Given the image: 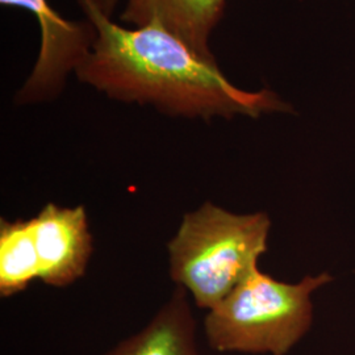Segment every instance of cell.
<instances>
[{"instance_id":"9c48e42d","label":"cell","mask_w":355,"mask_h":355,"mask_svg":"<svg viewBox=\"0 0 355 355\" xmlns=\"http://www.w3.org/2000/svg\"><path fill=\"white\" fill-rule=\"evenodd\" d=\"M119 1H120V0H99L103 10L108 13V15H112L114 8H116V6L119 4Z\"/></svg>"},{"instance_id":"3957f363","label":"cell","mask_w":355,"mask_h":355,"mask_svg":"<svg viewBox=\"0 0 355 355\" xmlns=\"http://www.w3.org/2000/svg\"><path fill=\"white\" fill-rule=\"evenodd\" d=\"M331 280L329 272H320L287 283L257 267L207 311V343L218 353L287 355L313 324V293Z\"/></svg>"},{"instance_id":"277c9868","label":"cell","mask_w":355,"mask_h":355,"mask_svg":"<svg viewBox=\"0 0 355 355\" xmlns=\"http://www.w3.org/2000/svg\"><path fill=\"white\" fill-rule=\"evenodd\" d=\"M3 7L32 13L40 28L37 60L13 102L19 107L53 102L64 92L69 76L89 55L95 29L89 20H67L51 7L48 0H0Z\"/></svg>"},{"instance_id":"ba28073f","label":"cell","mask_w":355,"mask_h":355,"mask_svg":"<svg viewBox=\"0 0 355 355\" xmlns=\"http://www.w3.org/2000/svg\"><path fill=\"white\" fill-rule=\"evenodd\" d=\"M40 279L33 218L0 221V296L12 297Z\"/></svg>"},{"instance_id":"6da1fadb","label":"cell","mask_w":355,"mask_h":355,"mask_svg":"<svg viewBox=\"0 0 355 355\" xmlns=\"http://www.w3.org/2000/svg\"><path fill=\"white\" fill-rule=\"evenodd\" d=\"M76 1L95 29V41L74 76L107 98L182 119H258L292 112L291 104L272 89L236 86L214 55L199 53L165 26H120L99 0Z\"/></svg>"},{"instance_id":"52a82bcc","label":"cell","mask_w":355,"mask_h":355,"mask_svg":"<svg viewBox=\"0 0 355 355\" xmlns=\"http://www.w3.org/2000/svg\"><path fill=\"white\" fill-rule=\"evenodd\" d=\"M189 296L184 288L175 286L168 300L142 329L104 355H200Z\"/></svg>"},{"instance_id":"8992f818","label":"cell","mask_w":355,"mask_h":355,"mask_svg":"<svg viewBox=\"0 0 355 355\" xmlns=\"http://www.w3.org/2000/svg\"><path fill=\"white\" fill-rule=\"evenodd\" d=\"M227 0H125L121 19L133 26L157 23L204 55H214L209 37Z\"/></svg>"},{"instance_id":"7a4b0ae2","label":"cell","mask_w":355,"mask_h":355,"mask_svg":"<svg viewBox=\"0 0 355 355\" xmlns=\"http://www.w3.org/2000/svg\"><path fill=\"white\" fill-rule=\"evenodd\" d=\"M270 229L265 212L236 214L204 202L183 215L167 243L170 277L209 311L258 267Z\"/></svg>"},{"instance_id":"5b68a950","label":"cell","mask_w":355,"mask_h":355,"mask_svg":"<svg viewBox=\"0 0 355 355\" xmlns=\"http://www.w3.org/2000/svg\"><path fill=\"white\" fill-rule=\"evenodd\" d=\"M32 218L40 280L58 288L71 286L85 275L92 255V234L85 207L48 203Z\"/></svg>"}]
</instances>
